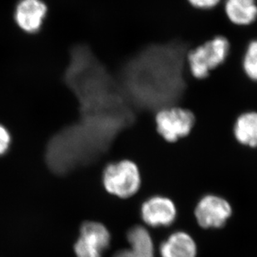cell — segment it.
<instances>
[{"label":"cell","mask_w":257,"mask_h":257,"mask_svg":"<svg viewBox=\"0 0 257 257\" xmlns=\"http://www.w3.org/2000/svg\"><path fill=\"white\" fill-rule=\"evenodd\" d=\"M224 9L233 25L248 26L257 20L256 0H224Z\"/></svg>","instance_id":"obj_9"},{"label":"cell","mask_w":257,"mask_h":257,"mask_svg":"<svg viewBox=\"0 0 257 257\" xmlns=\"http://www.w3.org/2000/svg\"><path fill=\"white\" fill-rule=\"evenodd\" d=\"M11 135L4 125L0 124V156L5 155L10 149Z\"/></svg>","instance_id":"obj_13"},{"label":"cell","mask_w":257,"mask_h":257,"mask_svg":"<svg viewBox=\"0 0 257 257\" xmlns=\"http://www.w3.org/2000/svg\"><path fill=\"white\" fill-rule=\"evenodd\" d=\"M48 13L43 0H19L15 10V20L20 29L28 34L39 31Z\"/></svg>","instance_id":"obj_6"},{"label":"cell","mask_w":257,"mask_h":257,"mask_svg":"<svg viewBox=\"0 0 257 257\" xmlns=\"http://www.w3.org/2000/svg\"><path fill=\"white\" fill-rule=\"evenodd\" d=\"M160 251L162 257H196L197 246L188 234L176 232L162 244Z\"/></svg>","instance_id":"obj_11"},{"label":"cell","mask_w":257,"mask_h":257,"mask_svg":"<svg viewBox=\"0 0 257 257\" xmlns=\"http://www.w3.org/2000/svg\"><path fill=\"white\" fill-rule=\"evenodd\" d=\"M157 132L164 141L176 143L192 132L195 116L189 109L172 106L159 110L155 115Z\"/></svg>","instance_id":"obj_3"},{"label":"cell","mask_w":257,"mask_h":257,"mask_svg":"<svg viewBox=\"0 0 257 257\" xmlns=\"http://www.w3.org/2000/svg\"><path fill=\"white\" fill-rule=\"evenodd\" d=\"M233 134L240 145L251 149L257 148V112H244L238 116Z\"/></svg>","instance_id":"obj_10"},{"label":"cell","mask_w":257,"mask_h":257,"mask_svg":"<svg viewBox=\"0 0 257 257\" xmlns=\"http://www.w3.org/2000/svg\"><path fill=\"white\" fill-rule=\"evenodd\" d=\"M243 70L250 80L257 82V39L248 44L242 61Z\"/></svg>","instance_id":"obj_12"},{"label":"cell","mask_w":257,"mask_h":257,"mask_svg":"<svg viewBox=\"0 0 257 257\" xmlns=\"http://www.w3.org/2000/svg\"><path fill=\"white\" fill-rule=\"evenodd\" d=\"M176 214L174 204L165 197H153L142 207L143 220L151 226H169L174 221Z\"/></svg>","instance_id":"obj_7"},{"label":"cell","mask_w":257,"mask_h":257,"mask_svg":"<svg viewBox=\"0 0 257 257\" xmlns=\"http://www.w3.org/2000/svg\"><path fill=\"white\" fill-rule=\"evenodd\" d=\"M192 7L197 10H211L216 7L221 0H187Z\"/></svg>","instance_id":"obj_14"},{"label":"cell","mask_w":257,"mask_h":257,"mask_svg":"<svg viewBox=\"0 0 257 257\" xmlns=\"http://www.w3.org/2000/svg\"><path fill=\"white\" fill-rule=\"evenodd\" d=\"M229 48L226 38L216 36L191 50L187 54V63L192 77L197 79L206 78L226 61Z\"/></svg>","instance_id":"obj_1"},{"label":"cell","mask_w":257,"mask_h":257,"mask_svg":"<svg viewBox=\"0 0 257 257\" xmlns=\"http://www.w3.org/2000/svg\"><path fill=\"white\" fill-rule=\"evenodd\" d=\"M111 235L99 222L87 221L81 226L80 235L74 245L77 257H102L110 245Z\"/></svg>","instance_id":"obj_4"},{"label":"cell","mask_w":257,"mask_h":257,"mask_svg":"<svg viewBox=\"0 0 257 257\" xmlns=\"http://www.w3.org/2000/svg\"><path fill=\"white\" fill-rule=\"evenodd\" d=\"M127 240L130 248L117 251L113 257H154L153 240L143 226H134L129 230Z\"/></svg>","instance_id":"obj_8"},{"label":"cell","mask_w":257,"mask_h":257,"mask_svg":"<svg viewBox=\"0 0 257 257\" xmlns=\"http://www.w3.org/2000/svg\"><path fill=\"white\" fill-rule=\"evenodd\" d=\"M102 182L105 189L110 194L128 198L139 191L141 177L136 163L124 159L107 166L103 172Z\"/></svg>","instance_id":"obj_2"},{"label":"cell","mask_w":257,"mask_h":257,"mask_svg":"<svg viewBox=\"0 0 257 257\" xmlns=\"http://www.w3.org/2000/svg\"><path fill=\"white\" fill-rule=\"evenodd\" d=\"M195 215L203 228H218L224 226L231 215L230 204L221 197L206 196L197 205Z\"/></svg>","instance_id":"obj_5"}]
</instances>
